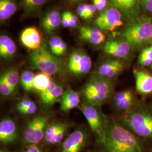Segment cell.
<instances>
[{"instance_id": "1", "label": "cell", "mask_w": 152, "mask_h": 152, "mask_svg": "<svg viewBox=\"0 0 152 152\" xmlns=\"http://www.w3.org/2000/svg\"><path fill=\"white\" fill-rule=\"evenodd\" d=\"M100 143L106 152H143L138 137L114 120L109 121L105 136Z\"/></svg>"}, {"instance_id": "2", "label": "cell", "mask_w": 152, "mask_h": 152, "mask_svg": "<svg viewBox=\"0 0 152 152\" xmlns=\"http://www.w3.org/2000/svg\"><path fill=\"white\" fill-rule=\"evenodd\" d=\"M118 122L137 137L152 139V104L142 102L122 114Z\"/></svg>"}, {"instance_id": "3", "label": "cell", "mask_w": 152, "mask_h": 152, "mask_svg": "<svg viewBox=\"0 0 152 152\" xmlns=\"http://www.w3.org/2000/svg\"><path fill=\"white\" fill-rule=\"evenodd\" d=\"M121 38L130 44L132 51H141L150 45L152 41V16L141 15L128 24L121 33Z\"/></svg>"}, {"instance_id": "4", "label": "cell", "mask_w": 152, "mask_h": 152, "mask_svg": "<svg viewBox=\"0 0 152 152\" xmlns=\"http://www.w3.org/2000/svg\"><path fill=\"white\" fill-rule=\"evenodd\" d=\"M113 81L94 74L82 90L86 103L100 107L114 94Z\"/></svg>"}, {"instance_id": "5", "label": "cell", "mask_w": 152, "mask_h": 152, "mask_svg": "<svg viewBox=\"0 0 152 152\" xmlns=\"http://www.w3.org/2000/svg\"><path fill=\"white\" fill-rule=\"evenodd\" d=\"M29 59L34 68L49 76L59 73L62 68L61 61L51 53L45 43H42L37 50L32 51Z\"/></svg>"}, {"instance_id": "6", "label": "cell", "mask_w": 152, "mask_h": 152, "mask_svg": "<svg viewBox=\"0 0 152 152\" xmlns=\"http://www.w3.org/2000/svg\"><path fill=\"white\" fill-rule=\"evenodd\" d=\"M99 108L87 103L82 104L80 107L91 130L100 142L105 136L109 121Z\"/></svg>"}, {"instance_id": "7", "label": "cell", "mask_w": 152, "mask_h": 152, "mask_svg": "<svg viewBox=\"0 0 152 152\" xmlns=\"http://www.w3.org/2000/svg\"><path fill=\"white\" fill-rule=\"evenodd\" d=\"M49 117L39 115L28 122L23 132V141L27 144L36 145L45 137Z\"/></svg>"}, {"instance_id": "8", "label": "cell", "mask_w": 152, "mask_h": 152, "mask_svg": "<svg viewBox=\"0 0 152 152\" xmlns=\"http://www.w3.org/2000/svg\"><path fill=\"white\" fill-rule=\"evenodd\" d=\"M123 19L120 11L109 6L96 18L94 24L103 32H112L123 26Z\"/></svg>"}, {"instance_id": "9", "label": "cell", "mask_w": 152, "mask_h": 152, "mask_svg": "<svg viewBox=\"0 0 152 152\" xmlns=\"http://www.w3.org/2000/svg\"><path fill=\"white\" fill-rule=\"evenodd\" d=\"M67 67L71 74L75 76H82L91 70L92 61L86 53L82 50H76L71 55Z\"/></svg>"}, {"instance_id": "10", "label": "cell", "mask_w": 152, "mask_h": 152, "mask_svg": "<svg viewBox=\"0 0 152 152\" xmlns=\"http://www.w3.org/2000/svg\"><path fill=\"white\" fill-rule=\"evenodd\" d=\"M110 6L120 11L125 22L128 24L141 16L139 0H108Z\"/></svg>"}, {"instance_id": "11", "label": "cell", "mask_w": 152, "mask_h": 152, "mask_svg": "<svg viewBox=\"0 0 152 152\" xmlns=\"http://www.w3.org/2000/svg\"><path fill=\"white\" fill-rule=\"evenodd\" d=\"M104 53L115 59H124L130 56L132 50L130 44L125 39L110 38L105 42Z\"/></svg>"}, {"instance_id": "12", "label": "cell", "mask_w": 152, "mask_h": 152, "mask_svg": "<svg viewBox=\"0 0 152 152\" xmlns=\"http://www.w3.org/2000/svg\"><path fill=\"white\" fill-rule=\"evenodd\" d=\"M112 102L115 108L124 114L135 108L140 101L134 91L127 89L114 94Z\"/></svg>"}, {"instance_id": "13", "label": "cell", "mask_w": 152, "mask_h": 152, "mask_svg": "<svg viewBox=\"0 0 152 152\" xmlns=\"http://www.w3.org/2000/svg\"><path fill=\"white\" fill-rule=\"evenodd\" d=\"M125 69L124 61L118 59L106 60L99 66L95 74L104 78L113 81Z\"/></svg>"}, {"instance_id": "14", "label": "cell", "mask_w": 152, "mask_h": 152, "mask_svg": "<svg viewBox=\"0 0 152 152\" xmlns=\"http://www.w3.org/2000/svg\"><path fill=\"white\" fill-rule=\"evenodd\" d=\"M86 141L87 135L84 131L75 130L63 142L61 152H81Z\"/></svg>"}, {"instance_id": "15", "label": "cell", "mask_w": 152, "mask_h": 152, "mask_svg": "<svg viewBox=\"0 0 152 152\" xmlns=\"http://www.w3.org/2000/svg\"><path fill=\"white\" fill-rule=\"evenodd\" d=\"M133 74L136 92L143 96L152 94V74L141 68H135Z\"/></svg>"}, {"instance_id": "16", "label": "cell", "mask_w": 152, "mask_h": 152, "mask_svg": "<svg viewBox=\"0 0 152 152\" xmlns=\"http://www.w3.org/2000/svg\"><path fill=\"white\" fill-rule=\"evenodd\" d=\"M18 139L15 122L10 118H4L0 122V141L4 144L13 143Z\"/></svg>"}, {"instance_id": "17", "label": "cell", "mask_w": 152, "mask_h": 152, "mask_svg": "<svg viewBox=\"0 0 152 152\" xmlns=\"http://www.w3.org/2000/svg\"><path fill=\"white\" fill-rule=\"evenodd\" d=\"M20 39L25 47L32 51L39 49L42 45L40 33L35 27H30L24 29L21 33Z\"/></svg>"}, {"instance_id": "18", "label": "cell", "mask_w": 152, "mask_h": 152, "mask_svg": "<svg viewBox=\"0 0 152 152\" xmlns=\"http://www.w3.org/2000/svg\"><path fill=\"white\" fill-rule=\"evenodd\" d=\"M79 33L82 40L94 45H99L105 42L104 33L98 27L83 26L80 28Z\"/></svg>"}, {"instance_id": "19", "label": "cell", "mask_w": 152, "mask_h": 152, "mask_svg": "<svg viewBox=\"0 0 152 152\" xmlns=\"http://www.w3.org/2000/svg\"><path fill=\"white\" fill-rule=\"evenodd\" d=\"M64 91L61 85L52 81L45 91L39 94L41 102L45 107H51L60 99Z\"/></svg>"}, {"instance_id": "20", "label": "cell", "mask_w": 152, "mask_h": 152, "mask_svg": "<svg viewBox=\"0 0 152 152\" xmlns=\"http://www.w3.org/2000/svg\"><path fill=\"white\" fill-rule=\"evenodd\" d=\"M80 103V96L78 93L68 88L64 91L60 98V109L64 112H68L77 107Z\"/></svg>"}, {"instance_id": "21", "label": "cell", "mask_w": 152, "mask_h": 152, "mask_svg": "<svg viewBox=\"0 0 152 152\" xmlns=\"http://www.w3.org/2000/svg\"><path fill=\"white\" fill-rule=\"evenodd\" d=\"M61 23V18L59 12L57 10H51L44 15L41 21V26L46 32L52 33L59 27Z\"/></svg>"}, {"instance_id": "22", "label": "cell", "mask_w": 152, "mask_h": 152, "mask_svg": "<svg viewBox=\"0 0 152 152\" xmlns=\"http://www.w3.org/2000/svg\"><path fill=\"white\" fill-rule=\"evenodd\" d=\"M17 48L14 41L6 35L0 37V56L2 58L9 59L12 58L16 53Z\"/></svg>"}, {"instance_id": "23", "label": "cell", "mask_w": 152, "mask_h": 152, "mask_svg": "<svg viewBox=\"0 0 152 152\" xmlns=\"http://www.w3.org/2000/svg\"><path fill=\"white\" fill-rule=\"evenodd\" d=\"M17 10L14 0H0V20L4 22L9 19Z\"/></svg>"}, {"instance_id": "24", "label": "cell", "mask_w": 152, "mask_h": 152, "mask_svg": "<svg viewBox=\"0 0 152 152\" xmlns=\"http://www.w3.org/2000/svg\"><path fill=\"white\" fill-rule=\"evenodd\" d=\"M49 50L56 56H60L65 54L67 45L59 36H53L49 41Z\"/></svg>"}, {"instance_id": "25", "label": "cell", "mask_w": 152, "mask_h": 152, "mask_svg": "<svg viewBox=\"0 0 152 152\" xmlns=\"http://www.w3.org/2000/svg\"><path fill=\"white\" fill-rule=\"evenodd\" d=\"M50 76L44 73L35 75L34 79V90L39 94L45 91L51 83Z\"/></svg>"}, {"instance_id": "26", "label": "cell", "mask_w": 152, "mask_h": 152, "mask_svg": "<svg viewBox=\"0 0 152 152\" xmlns=\"http://www.w3.org/2000/svg\"><path fill=\"white\" fill-rule=\"evenodd\" d=\"M0 80L5 82L11 87L16 88L19 82H20V76L16 69H10L1 75Z\"/></svg>"}, {"instance_id": "27", "label": "cell", "mask_w": 152, "mask_h": 152, "mask_svg": "<svg viewBox=\"0 0 152 152\" xmlns=\"http://www.w3.org/2000/svg\"><path fill=\"white\" fill-rule=\"evenodd\" d=\"M35 75L32 72L25 71L20 77V82L24 90L26 92H31L34 90V79Z\"/></svg>"}, {"instance_id": "28", "label": "cell", "mask_w": 152, "mask_h": 152, "mask_svg": "<svg viewBox=\"0 0 152 152\" xmlns=\"http://www.w3.org/2000/svg\"><path fill=\"white\" fill-rule=\"evenodd\" d=\"M48 0H20L22 5L26 11L32 12L40 8Z\"/></svg>"}, {"instance_id": "29", "label": "cell", "mask_w": 152, "mask_h": 152, "mask_svg": "<svg viewBox=\"0 0 152 152\" xmlns=\"http://www.w3.org/2000/svg\"><path fill=\"white\" fill-rule=\"evenodd\" d=\"M68 128V125L66 124L63 123V125L61 127L60 129L53 136L50 138L46 142L51 144H55L59 143L64 138L66 131Z\"/></svg>"}, {"instance_id": "30", "label": "cell", "mask_w": 152, "mask_h": 152, "mask_svg": "<svg viewBox=\"0 0 152 152\" xmlns=\"http://www.w3.org/2000/svg\"><path fill=\"white\" fill-rule=\"evenodd\" d=\"M141 15L152 16V0H139Z\"/></svg>"}, {"instance_id": "31", "label": "cell", "mask_w": 152, "mask_h": 152, "mask_svg": "<svg viewBox=\"0 0 152 152\" xmlns=\"http://www.w3.org/2000/svg\"><path fill=\"white\" fill-rule=\"evenodd\" d=\"M15 88L11 87L5 82L0 80V94L4 96H9L15 92Z\"/></svg>"}, {"instance_id": "32", "label": "cell", "mask_w": 152, "mask_h": 152, "mask_svg": "<svg viewBox=\"0 0 152 152\" xmlns=\"http://www.w3.org/2000/svg\"><path fill=\"white\" fill-rule=\"evenodd\" d=\"M33 101H32L31 99H30L29 98H24L17 103L16 105V110L20 113H21L24 110V109L26 108Z\"/></svg>"}, {"instance_id": "33", "label": "cell", "mask_w": 152, "mask_h": 152, "mask_svg": "<svg viewBox=\"0 0 152 152\" xmlns=\"http://www.w3.org/2000/svg\"><path fill=\"white\" fill-rule=\"evenodd\" d=\"M108 3V0H93V5L98 11H103L107 7Z\"/></svg>"}, {"instance_id": "34", "label": "cell", "mask_w": 152, "mask_h": 152, "mask_svg": "<svg viewBox=\"0 0 152 152\" xmlns=\"http://www.w3.org/2000/svg\"><path fill=\"white\" fill-rule=\"evenodd\" d=\"M137 63L139 65L143 67L150 66L152 64V60L142 55L139 54L137 59Z\"/></svg>"}, {"instance_id": "35", "label": "cell", "mask_w": 152, "mask_h": 152, "mask_svg": "<svg viewBox=\"0 0 152 152\" xmlns=\"http://www.w3.org/2000/svg\"><path fill=\"white\" fill-rule=\"evenodd\" d=\"M77 13L82 19L86 20V4L81 3L77 8Z\"/></svg>"}, {"instance_id": "36", "label": "cell", "mask_w": 152, "mask_h": 152, "mask_svg": "<svg viewBox=\"0 0 152 152\" xmlns=\"http://www.w3.org/2000/svg\"><path fill=\"white\" fill-rule=\"evenodd\" d=\"M37 110V107L36 103L33 102L26 108L24 109L20 114L24 115H32L35 114Z\"/></svg>"}, {"instance_id": "37", "label": "cell", "mask_w": 152, "mask_h": 152, "mask_svg": "<svg viewBox=\"0 0 152 152\" xmlns=\"http://www.w3.org/2000/svg\"><path fill=\"white\" fill-rule=\"evenodd\" d=\"M96 9L93 4H86V20L91 19L96 14Z\"/></svg>"}, {"instance_id": "38", "label": "cell", "mask_w": 152, "mask_h": 152, "mask_svg": "<svg viewBox=\"0 0 152 152\" xmlns=\"http://www.w3.org/2000/svg\"><path fill=\"white\" fill-rule=\"evenodd\" d=\"M66 12L69 21V27L72 28H76L77 27V22L78 20L77 16H76L75 15H74L73 13H72L69 11H66Z\"/></svg>"}, {"instance_id": "39", "label": "cell", "mask_w": 152, "mask_h": 152, "mask_svg": "<svg viewBox=\"0 0 152 152\" xmlns=\"http://www.w3.org/2000/svg\"><path fill=\"white\" fill-rule=\"evenodd\" d=\"M140 54L152 60V45L147 46L141 50Z\"/></svg>"}, {"instance_id": "40", "label": "cell", "mask_w": 152, "mask_h": 152, "mask_svg": "<svg viewBox=\"0 0 152 152\" xmlns=\"http://www.w3.org/2000/svg\"><path fill=\"white\" fill-rule=\"evenodd\" d=\"M61 24L64 28L69 27V21L68 17L66 14V12L65 11L63 13L61 16Z\"/></svg>"}, {"instance_id": "41", "label": "cell", "mask_w": 152, "mask_h": 152, "mask_svg": "<svg viewBox=\"0 0 152 152\" xmlns=\"http://www.w3.org/2000/svg\"><path fill=\"white\" fill-rule=\"evenodd\" d=\"M24 152H44L36 145H31Z\"/></svg>"}, {"instance_id": "42", "label": "cell", "mask_w": 152, "mask_h": 152, "mask_svg": "<svg viewBox=\"0 0 152 152\" xmlns=\"http://www.w3.org/2000/svg\"><path fill=\"white\" fill-rule=\"evenodd\" d=\"M66 1H68L71 4H75V3H77V2H81L82 0H66Z\"/></svg>"}, {"instance_id": "43", "label": "cell", "mask_w": 152, "mask_h": 152, "mask_svg": "<svg viewBox=\"0 0 152 152\" xmlns=\"http://www.w3.org/2000/svg\"><path fill=\"white\" fill-rule=\"evenodd\" d=\"M0 152H7V151H4V150H1V151H0Z\"/></svg>"}, {"instance_id": "44", "label": "cell", "mask_w": 152, "mask_h": 152, "mask_svg": "<svg viewBox=\"0 0 152 152\" xmlns=\"http://www.w3.org/2000/svg\"><path fill=\"white\" fill-rule=\"evenodd\" d=\"M150 68H151V70L152 71V64H151V65L150 66Z\"/></svg>"}, {"instance_id": "45", "label": "cell", "mask_w": 152, "mask_h": 152, "mask_svg": "<svg viewBox=\"0 0 152 152\" xmlns=\"http://www.w3.org/2000/svg\"><path fill=\"white\" fill-rule=\"evenodd\" d=\"M150 45H152V42H151V44H150Z\"/></svg>"}, {"instance_id": "46", "label": "cell", "mask_w": 152, "mask_h": 152, "mask_svg": "<svg viewBox=\"0 0 152 152\" xmlns=\"http://www.w3.org/2000/svg\"></svg>"}]
</instances>
